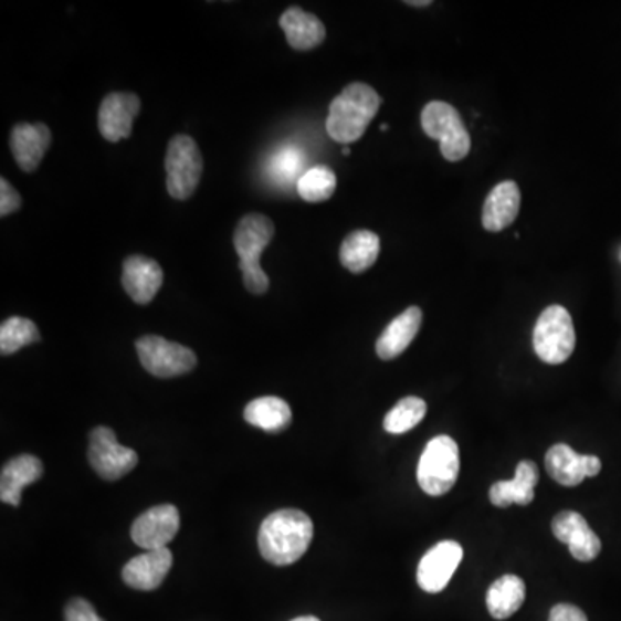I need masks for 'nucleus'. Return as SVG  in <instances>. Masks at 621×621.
Listing matches in <instances>:
<instances>
[{
	"instance_id": "obj_28",
	"label": "nucleus",
	"mask_w": 621,
	"mask_h": 621,
	"mask_svg": "<svg viewBox=\"0 0 621 621\" xmlns=\"http://www.w3.org/2000/svg\"><path fill=\"white\" fill-rule=\"evenodd\" d=\"M425 414L427 402L423 399L409 396L390 409L386 420H383V429L393 433V435H401V433L413 430L425 418Z\"/></svg>"
},
{
	"instance_id": "obj_15",
	"label": "nucleus",
	"mask_w": 621,
	"mask_h": 621,
	"mask_svg": "<svg viewBox=\"0 0 621 621\" xmlns=\"http://www.w3.org/2000/svg\"><path fill=\"white\" fill-rule=\"evenodd\" d=\"M173 567V555L165 549L146 550L144 555L130 559L123 568L126 586L137 590L158 589L165 582L166 575Z\"/></svg>"
},
{
	"instance_id": "obj_12",
	"label": "nucleus",
	"mask_w": 621,
	"mask_h": 621,
	"mask_svg": "<svg viewBox=\"0 0 621 621\" xmlns=\"http://www.w3.org/2000/svg\"><path fill=\"white\" fill-rule=\"evenodd\" d=\"M601 466L598 456H582L567 444L552 445L546 454L547 473L565 487H577L583 480L599 475Z\"/></svg>"
},
{
	"instance_id": "obj_23",
	"label": "nucleus",
	"mask_w": 621,
	"mask_h": 621,
	"mask_svg": "<svg viewBox=\"0 0 621 621\" xmlns=\"http://www.w3.org/2000/svg\"><path fill=\"white\" fill-rule=\"evenodd\" d=\"M380 254V239L370 230H356L346 236L340 248V263L350 273H362L377 263Z\"/></svg>"
},
{
	"instance_id": "obj_33",
	"label": "nucleus",
	"mask_w": 621,
	"mask_h": 621,
	"mask_svg": "<svg viewBox=\"0 0 621 621\" xmlns=\"http://www.w3.org/2000/svg\"><path fill=\"white\" fill-rule=\"evenodd\" d=\"M406 4L418 6V8H427V6L432 4V2H430V0H408Z\"/></svg>"
},
{
	"instance_id": "obj_10",
	"label": "nucleus",
	"mask_w": 621,
	"mask_h": 621,
	"mask_svg": "<svg viewBox=\"0 0 621 621\" xmlns=\"http://www.w3.org/2000/svg\"><path fill=\"white\" fill-rule=\"evenodd\" d=\"M180 515L173 504H161L147 509L131 525V539L146 550L165 549L177 537Z\"/></svg>"
},
{
	"instance_id": "obj_20",
	"label": "nucleus",
	"mask_w": 621,
	"mask_h": 621,
	"mask_svg": "<svg viewBox=\"0 0 621 621\" xmlns=\"http://www.w3.org/2000/svg\"><path fill=\"white\" fill-rule=\"evenodd\" d=\"M539 482V469L531 461H522L516 466L515 478L501 480L492 485L488 497L497 507H507L509 504L527 506L534 501L535 485Z\"/></svg>"
},
{
	"instance_id": "obj_21",
	"label": "nucleus",
	"mask_w": 621,
	"mask_h": 621,
	"mask_svg": "<svg viewBox=\"0 0 621 621\" xmlns=\"http://www.w3.org/2000/svg\"><path fill=\"white\" fill-rule=\"evenodd\" d=\"M280 27L284 30L287 42L295 51H310L327 39V28L315 14L301 8H288L280 17Z\"/></svg>"
},
{
	"instance_id": "obj_31",
	"label": "nucleus",
	"mask_w": 621,
	"mask_h": 621,
	"mask_svg": "<svg viewBox=\"0 0 621 621\" xmlns=\"http://www.w3.org/2000/svg\"><path fill=\"white\" fill-rule=\"evenodd\" d=\"M21 208V196L6 178L0 180V217L6 218Z\"/></svg>"
},
{
	"instance_id": "obj_19",
	"label": "nucleus",
	"mask_w": 621,
	"mask_h": 621,
	"mask_svg": "<svg viewBox=\"0 0 621 621\" xmlns=\"http://www.w3.org/2000/svg\"><path fill=\"white\" fill-rule=\"evenodd\" d=\"M421 322H423V313L417 306L408 307L398 318L392 319L377 340L378 358L383 361L399 358L413 343L420 331Z\"/></svg>"
},
{
	"instance_id": "obj_34",
	"label": "nucleus",
	"mask_w": 621,
	"mask_h": 621,
	"mask_svg": "<svg viewBox=\"0 0 621 621\" xmlns=\"http://www.w3.org/2000/svg\"><path fill=\"white\" fill-rule=\"evenodd\" d=\"M292 621H319V620L316 617H301V618H295V620Z\"/></svg>"
},
{
	"instance_id": "obj_8",
	"label": "nucleus",
	"mask_w": 621,
	"mask_h": 621,
	"mask_svg": "<svg viewBox=\"0 0 621 621\" xmlns=\"http://www.w3.org/2000/svg\"><path fill=\"white\" fill-rule=\"evenodd\" d=\"M135 347L144 368L154 377H180L192 371L197 365L192 349L156 335L138 338Z\"/></svg>"
},
{
	"instance_id": "obj_4",
	"label": "nucleus",
	"mask_w": 621,
	"mask_h": 621,
	"mask_svg": "<svg viewBox=\"0 0 621 621\" xmlns=\"http://www.w3.org/2000/svg\"><path fill=\"white\" fill-rule=\"evenodd\" d=\"M460 475V448L449 435L433 436L418 464V484L429 496L448 494Z\"/></svg>"
},
{
	"instance_id": "obj_29",
	"label": "nucleus",
	"mask_w": 621,
	"mask_h": 621,
	"mask_svg": "<svg viewBox=\"0 0 621 621\" xmlns=\"http://www.w3.org/2000/svg\"><path fill=\"white\" fill-rule=\"evenodd\" d=\"M40 334L35 323L21 316H12L6 319L0 327V352L2 355H14L21 347L39 343Z\"/></svg>"
},
{
	"instance_id": "obj_27",
	"label": "nucleus",
	"mask_w": 621,
	"mask_h": 621,
	"mask_svg": "<svg viewBox=\"0 0 621 621\" xmlns=\"http://www.w3.org/2000/svg\"><path fill=\"white\" fill-rule=\"evenodd\" d=\"M295 187L306 202L328 201L337 189V177L328 166H313L304 171Z\"/></svg>"
},
{
	"instance_id": "obj_5",
	"label": "nucleus",
	"mask_w": 621,
	"mask_h": 621,
	"mask_svg": "<svg viewBox=\"0 0 621 621\" xmlns=\"http://www.w3.org/2000/svg\"><path fill=\"white\" fill-rule=\"evenodd\" d=\"M421 128L433 140L441 143L445 161L457 162L466 158L472 149V138L451 104L432 101L421 110Z\"/></svg>"
},
{
	"instance_id": "obj_18",
	"label": "nucleus",
	"mask_w": 621,
	"mask_h": 621,
	"mask_svg": "<svg viewBox=\"0 0 621 621\" xmlns=\"http://www.w3.org/2000/svg\"><path fill=\"white\" fill-rule=\"evenodd\" d=\"M522 206V193L515 181H503L485 199L482 224L487 232H501L515 223Z\"/></svg>"
},
{
	"instance_id": "obj_11",
	"label": "nucleus",
	"mask_w": 621,
	"mask_h": 621,
	"mask_svg": "<svg viewBox=\"0 0 621 621\" xmlns=\"http://www.w3.org/2000/svg\"><path fill=\"white\" fill-rule=\"evenodd\" d=\"M461 559H463V547L460 544L454 540L436 544L418 565V586L429 594L442 592L460 567Z\"/></svg>"
},
{
	"instance_id": "obj_6",
	"label": "nucleus",
	"mask_w": 621,
	"mask_h": 621,
	"mask_svg": "<svg viewBox=\"0 0 621 621\" xmlns=\"http://www.w3.org/2000/svg\"><path fill=\"white\" fill-rule=\"evenodd\" d=\"M577 346L573 319L562 306L543 310L534 330V349L547 365H561L573 355Z\"/></svg>"
},
{
	"instance_id": "obj_2",
	"label": "nucleus",
	"mask_w": 621,
	"mask_h": 621,
	"mask_svg": "<svg viewBox=\"0 0 621 621\" xmlns=\"http://www.w3.org/2000/svg\"><path fill=\"white\" fill-rule=\"evenodd\" d=\"M382 98L366 83H350L331 101L328 109L327 131L335 143H356L373 122Z\"/></svg>"
},
{
	"instance_id": "obj_30",
	"label": "nucleus",
	"mask_w": 621,
	"mask_h": 621,
	"mask_svg": "<svg viewBox=\"0 0 621 621\" xmlns=\"http://www.w3.org/2000/svg\"><path fill=\"white\" fill-rule=\"evenodd\" d=\"M64 620L66 621H104L98 617L94 606L85 599H72L67 602L66 611H64Z\"/></svg>"
},
{
	"instance_id": "obj_7",
	"label": "nucleus",
	"mask_w": 621,
	"mask_h": 621,
	"mask_svg": "<svg viewBox=\"0 0 621 621\" xmlns=\"http://www.w3.org/2000/svg\"><path fill=\"white\" fill-rule=\"evenodd\" d=\"M202 177L201 150L189 135L171 138L166 154V187L169 196L186 201L196 192Z\"/></svg>"
},
{
	"instance_id": "obj_25",
	"label": "nucleus",
	"mask_w": 621,
	"mask_h": 621,
	"mask_svg": "<svg viewBox=\"0 0 621 621\" xmlns=\"http://www.w3.org/2000/svg\"><path fill=\"white\" fill-rule=\"evenodd\" d=\"M245 421L249 425L257 427L264 432H284L292 421L291 406L284 399L275 396L256 399L248 404L244 411Z\"/></svg>"
},
{
	"instance_id": "obj_22",
	"label": "nucleus",
	"mask_w": 621,
	"mask_h": 621,
	"mask_svg": "<svg viewBox=\"0 0 621 621\" xmlns=\"http://www.w3.org/2000/svg\"><path fill=\"white\" fill-rule=\"evenodd\" d=\"M44 473V464L32 454L14 457L2 469L0 475V499L11 506H20L21 494L27 485L35 484Z\"/></svg>"
},
{
	"instance_id": "obj_26",
	"label": "nucleus",
	"mask_w": 621,
	"mask_h": 621,
	"mask_svg": "<svg viewBox=\"0 0 621 621\" xmlns=\"http://www.w3.org/2000/svg\"><path fill=\"white\" fill-rule=\"evenodd\" d=\"M304 152L297 146H282L267 159L266 171L270 180L278 186L295 183L303 177Z\"/></svg>"
},
{
	"instance_id": "obj_17",
	"label": "nucleus",
	"mask_w": 621,
	"mask_h": 621,
	"mask_svg": "<svg viewBox=\"0 0 621 621\" xmlns=\"http://www.w3.org/2000/svg\"><path fill=\"white\" fill-rule=\"evenodd\" d=\"M123 287L137 304H149L162 285V270L146 256H130L123 264Z\"/></svg>"
},
{
	"instance_id": "obj_9",
	"label": "nucleus",
	"mask_w": 621,
	"mask_h": 621,
	"mask_svg": "<svg viewBox=\"0 0 621 621\" xmlns=\"http://www.w3.org/2000/svg\"><path fill=\"white\" fill-rule=\"evenodd\" d=\"M88 461L101 478L115 482L137 466L138 456L134 449L119 444L113 430L97 427L91 435Z\"/></svg>"
},
{
	"instance_id": "obj_24",
	"label": "nucleus",
	"mask_w": 621,
	"mask_h": 621,
	"mask_svg": "<svg viewBox=\"0 0 621 621\" xmlns=\"http://www.w3.org/2000/svg\"><path fill=\"white\" fill-rule=\"evenodd\" d=\"M525 601V582L516 575H503L488 587L487 610L496 620H507Z\"/></svg>"
},
{
	"instance_id": "obj_3",
	"label": "nucleus",
	"mask_w": 621,
	"mask_h": 621,
	"mask_svg": "<svg viewBox=\"0 0 621 621\" xmlns=\"http://www.w3.org/2000/svg\"><path fill=\"white\" fill-rule=\"evenodd\" d=\"M275 224L270 218L251 213L242 218L233 233V245L240 257V270L244 284L252 294H264L270 287V278L261 267L260 260L264 249L272 242Z\"/></svg>"
},
{
	"instance_id": "obj_16",
	"label": "nucleus",
	"mask_w": 621,
	"mask_h": 621,
	"mask_svg": "<svg viewBox=\"0 0 621 621\" xmlns=\"http://www.w3.org/2000/svg\"><path fill=\"white\" fill-rule=\"evenodd\" d=\"M51 130L42 123H20L11 131L12 156L27 173L39 168L45 152L51 147Z\"/></svg>"
},
{
	"instance_id": "obj_1",
	"label": "nucleus",
	"mask_w": 621,
	"mask_h": 621,
	"mask_svg": "<svg viewBox=\"0 0 621 621\" xmlns=\"http://www.w3.org/2000/svg\"><path fill=\"white\" fill-rule=\"evenodd\" d=\"M315 527L299 509H280L264 519L260 528V550L263 558L276 567H287L306 555Z\"/></svg>"
},
{
	"instance_id": "obj_32",
	"label": "nucleus",
	"mask_w": 621,
	"mask_h": 621,
	"mask_svg": "<svg viewBox=\"0 0 621 621\" xmlns=\"http://www.w3.org/2000/svg\"><path fill=\"white\" fill-rule=\"evenodd\" d=\"M549 621H589L580 608L571 604H556L550 610Z\"/></svg>"
},
{
	"instance_id": "obj_35",
	"label": "nucleus",
	"mask_w": 621,
	"mask_h": 621,
	"mask_svg": "<svg viewBox=\"0 0 621 621\" xmlns=\"http://www.w3.org/2000/svg\"><path fill=\"white\" fill-rule=\"evenodd\" d=\"M343 152H344V156H349V154H350L349 147H344Z\"/></svg>"
},
{
	"instance_id": "obj_14",
	"label": "nucleus",
	"mask_w": 621,
	"mask_h": 621,
	"mask_svg": "<svg viewBox=\"0 0 621 621\" xmlns=\"http://www.w3.org/2000/svg\"><path fill=\"white\" fill-rule=\"evenodd\" d=\"M552 534L559 543L570 547L571 556L578 561H592L601 552V540L580 513L561 512L556 515Z\"/></svg>"
},
{
	"instance_id": "obj_13",
	"label": "nucleus",
	"mask_w": 621,
	"mask_h": 621,
	"mask_svg": "<svg viewBox=\"0 0 621 621\" xmlns=\"http://www.w3.org/2000/svg\"><path fill=\"white\" fill-rule=\"evenodd\" d=\"M138 110H140V98L137 95L126 92L107 95L98 109L101 135L107 143H119L123 138L130 137Z\"/></svg>"
}]
</instances>
